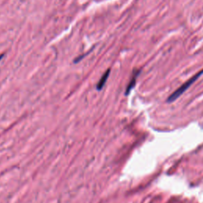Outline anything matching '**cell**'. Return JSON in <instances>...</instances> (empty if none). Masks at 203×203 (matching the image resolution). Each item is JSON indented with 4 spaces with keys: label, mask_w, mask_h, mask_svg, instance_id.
Returning <instances> with one entry per match:
<instances>
[{
    "label": "cell",
    "mask_w": 203,
    "mask_h": 203,
    "mask_svg": "<svg viewBox=\"0 0 203 203\" xmlns=\"http://www.w3.org/2000/svg\"><path fill=\"white\" fill-rule=\"evenodd\" d=\"M109 72H110V70L108 69V70L103 74V76L101 77L100 80H99V82L97 84V90L100 91V90L103 89V87L105 86V83H106V81H107V79H108V77H109Z\"/></svg>",
    "instance_id": "3957f363"
},
{
    "label": "cell",
    "mask_w": 203,
    "mask_h": 203,
    "mask_svg": "<svg viewBox=\"0 0 203 203\" xmlns=\"http://www.w3.org/2000/svg\"><path fill=\"white\" fill-rule=\"evenodd\" d=\"M140 72H141L140 70H135L134 72H133V74L132 75L131 79H130L129 83H128V86H127L126 91H125V94H126V95L129 94V92L131 91L132 89L134 87L135 84H136V81H137V76L139 75V74H140Z\"/></svg>",
    "instance_id": "7a4b0ae2"
},
{
    "label": "cell",
    "mask_w": 203,
    "mask_h": 203,
    "mask_svg": "<svg viewBox=\"0 0 203 203\" xmlns=\"http://www.w3.org/2000/svg\"><path fill=\"white\" fill-rule=\"evenodd\" d=\"M3 56H4V55H0V60H1V59L3 58Z\"/></svg>",
    "instance_id": "277c9868"
},
{
    "label": "cell",
    "mask_w": 203,
    "mask_h": 203,
    "mask_svg": "<svg viewBox=\"0 0 203 203\" xmlns=\"http://www.w3.org/2000/svg\"><path fill=\"white\" fill-rule=\"evenodd\" d=\"M202 74H203V70H202V71H200L199 72H198L196 75H194L193 77H191V78L189 80H187V81L185 83H183L180 87L178 88V89H177V90H176L173 94H172L170 96H169L168 98H167V103H172V102H174V101L176 100L178 97H180L182 94H183L185 91H187L188 88L190 87L191 85L193 84L194 82L196 81L199 78Z\"/></svg>",
    "instance_id": "6da1fadb"
}]
</instances>
